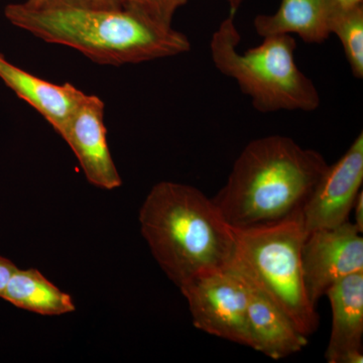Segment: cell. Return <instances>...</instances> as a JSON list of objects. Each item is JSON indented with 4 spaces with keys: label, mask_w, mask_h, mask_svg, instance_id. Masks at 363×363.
Wrapping results in <instances>:
<instances>
[{
    "label": "cell",
    "mask_w": 363,
    "mask_h": 363,
    "mask_svg": "<svg viewBox=\"0 0 363 363\" xmlns=\"http://www.w3.org/2000/svg\"><path fill=\"white\" fill-rule=\"evenodd\" d=\"M7 21L50 43L75 49L100 65L121 66L178 56L191 50L187 35L128 6L88 0L9 4Z\"/></svg>",
    "instance_id": "obj_1"
},
{
    "label": "cell",
    "mask_w": 363,
    "mask_h": 363,
    "mask_svg": "<svg viewBox=\"0 0 363 363\" xmlns=\"http://www.w3.org/2000/svg\"><path fill=\"white\" fill-rule=\"evenodd\" d=\"M362 182L363 133H360L345 154L328 164L302 205L306 235L348 221Z\"/></svg>",
    "instance_id": "obj_8"
},
{
    "label": "cell",
    "mask_w": 363,
    "mask_h": 363,
    "mask_svg": "<svg viewBox=\"0 0 363 363\" xmlns=\"http://www.w3.org/2000/svg\"><path fill=\"white\" fill-rule=\"evenodd\" d=\"M353 208L355 209V224L363 231V192L360 191L355 200Z\"/></svg>",
    "instance_id": "obj_18"
},
{
    "label": "cell",
    "mask_w": 363,
    "mask_h": 363,
    "mask_svg": "<svg viewBox=\"0 0 363 363\" xmlns=\"http://www.w3.org/2000/svg\"><path fill=\"white\" fill-rule=\"evenodd\" d=\"M140 224L155 259L179 288L198 274L226 269L233 259V226L193 186L156 184L140 208Z\"/></svg>",
    "instance_id": "obj_2"
},
{
    "label": "cell",
    "mask_w": 363,
    "mask_h": 363,
    "mask_svg": "<svg viewBox=\"0 0 363 363\" xmlns=\"http://www.w3.org/2000/svg\"><path fill=\"white\" fill-rule=\"evenodd\" d=\"M18 267L11 260L0 257V298Z\"/></svg>",
    "instance_id": "obj_17"
},
{
    "label": "cell",
    "mask_w": 363,
    "mask_h": 363,
    "mask_svg": "<svg viewBox=\"0 0 363 363\" xmlns=\"http://www.w3.org/2000/svg\"><path fill=\"white\" fill-rule=\"evenodd\" d=\"M230 6V13L235 14L245 0H226Z\"/></svg>",
    "instance_id": "obj_21"
},
{
    "label": "cell",
    "mask_w": 363,
    "mask_h": 363,
    "mask_svg": "<svg viewBox=\"0 0 363 363\" xmlns=\"http://www.w3.org/2000/svg\"><path fill=\"white\" fill-rule=\"evenodd\" d=\"M243 279L247 288L248 319L255 350L272 359L300 352L308 344L307 336L301 333L290 318L264 293Z\"/></svg>",
    "instance_id": "obj_13"
},
{
    "label": "cell",
    "mask_w": 363,
    "mask_h": 363,
    "mask_svg": "<svg viewBox=\"0 0 363 363\" xmlns=\"http://www.w3.org/2000/svg\"><path fill=\"white\" fill-rule=\"evenodd\" d=\"M234 16L229 14L212 35L210 52L217 70L235 80L262 113L319 108V91L296 63L293 35H269L257 47L238 52L240 35Z\"/></svg>",
    "instance_id": "obj_4"
},
{
    "label": "cell",
    "mask_w": 363,
    "mask_h": 363,
    "mask_svg": "<svg viewBox=\"0 0 363 363\" xmlns=\"http://www.w3.org/2000/svg\"><path fill=\"white\" fill-rule=\"evenodd\" d=\"M325 295L332 310L327 362L362 363L363 272L339 279Z\"/></svg>",
    "instance_id": "obj_10"
},
{
    "label": "cell",
    "mask_w": 363,
    "mask_h": 363,
    "mask_svg": "<svg viewBox=\"0 0 363 363\" xmlns=\"http://www.w3.org/2000/svg\"><path fill=\"white\" fill-rule=\"evenodd\" d=\"M0 79L26 104L39 112L58 135L65 130L87 94L70 83L54 84L28 73L0 54Z\"/></svg>",
    "instance_id": "obj_11"
},
{
    "label": "cell",
    "mask_w": 363,
    "mask_h": 363,
    "mask_svg": "<svg viewBox=\"0 0 363 363\" xmlns=\"http://www.w3.org/2000/svg\"><path fill=\"white\" fill-rule=\"evenodd\" d=\"M340 40L344 55L355 78H363V4L336 7L331 35Z\"/></svg>",
    "instance_id": "obj_15"
},
{
    "label": "cell",
    "mask_w": 363,
    "mask_h": 363,
    "mask_svg": "<svg viewBox=\"0 0 363 363\" xmlns=\"http://www.w3.org/2000/svg\"><path fill=\"white\" fill-rule=\"evenodd\" d=\"M1 298L16 307L44 316L75 311L73 300L38 269H16Z\"/></svg>",
    "instance_id": "obj_14"
},
{
    "label": "cell",
    "mask_w": 363,
    "mask_h": 363,
    "mask_svg": "<svg viewBox=\"0 0 363 363\" xmlns=\"http://www.w3.org/2000/svg\"><path fill=\"white\" fill-rule=\"evenodd\" d=\"M233 228L235 252L229 269L264 293L309 337L319 327V315L308 297L301 264L306 238L302 206L279 220Z\"/></svg>",
    "instance_id": "obj_5"
},
{
    "label": "cell",
    "mask_w": 363,
    "mask_h": 363,
    "mask_svg": "<svg viewBox=\"0 0 363 363\" xmlns=\"http://www.w3.org/2000/svg\"><path fill=\"white\" fill-rule=\"evenodd\" d=\"M338 4L333 0H281L277 13L253 21L262 38L297 35L306 44H322L331 35V21Z\"/></svg>",
    "instance_id": "obj_12"
},
{
    "label": "cell",
    "mask_w": 363,
    "mask_h": 363,
    "mask_svg": "<svg viewBox=\"0 0 363 363\" xmlns=\"http://www.w3.org/2000/svg\"><path fill=\"white\" fill-rule=\"evenodd\" d=\"M301 264L308 297L316 307L334 283L363 272L362 231L350 221L313 231L301 248Z\"/></svg>",
    "instance_id": "obj_7"
},
{
    "label": "cell",
    "mask_w": 363,
    "mask_h": 363,
    "mask_svg": "<svg viewBox=\"0 0 363 363\" xmlns=\"http://www.w3.org/2000/svg\"><path fill=\"white\" fill-rule=\"evenodd\" d=\"M26 1L30 2V4H37V2L43 1V0H26ZM88 1L105 6H123V0H88Z\"/></svg>",
    "instance_id": "obj_19"
},
{
    "label": "cell",
    "mask_w": 363,
    "mask_h": 363,
    "mask_svg": "<svg viewBox=\"0 0 363 363\" xmlns=\"http://www.w3.org/2000/svg\"><path fill=\"white\" fill-rule=\"evenodd\" d=\"M196 328L255 350L248 319L247 288L233 269L198 274L180 286Z\"/></svg>",
    "instance_id": "obj_6"
},
{
    "label": "cell",
    "mask_w": 363,
    "mask_h": 363,
    "mask_svg": "<svg viewBox=\"0 0 363 363\" xmlns=\"http://www.w3.org/2000/svg\"><path fill=\"white\" fill-rule=\"evenodd\" d=\"M104 102L87 95L67 123L62 138L70 145L88 182L104 190L123 184L112 160L104 123Z\"/></svg>",
    "instance_id": "obj_9"
},
{
    "label": "cell",
    "mask_w": 363,
    "mask_h": 363,
    "mask_svg": "<svg viewBox=\"0 0 363 363\" xmlns=\"http://www.w3.org/2000/svg\"><path fill=\"white\" fill-rule=\"evenodd\" d=\"M188 0H123V6L140 11L152 20L172 26L174 16Z\"/></svg>",
    "instance_id": "obj_16"
},
{
    "label": "cell",
    "mask_w": 363,
    "mask_h": 363,
    "mask_svg": "<svg viewBox=\"0 0 363 363\" xmlns=\"http://www.w3.org/2000/svg\"><path fill=\"white\" fill-rule=\"evenodd\" d=\"M340 6H354L363 4V0H333Z\"/></svg>",
    "instance_id": "obj_20"
},
{
    "label": "cell",
    "mask_w": 363,
    "mask_h": 363,
    "mask_svg": "<svg viewBox=\"0 0 363 363\" xmlns=\"http://www.w3.org/2000/svg\"><path fill=\"white\" fill-rule=\"evenodd\" d=\"M327 167L319 152L288 136L257 138L240 152L212 201L235 228L279 220L304 204Z\"/></svg>",
    "instance_id": "obj_3"
}]
</instances>
